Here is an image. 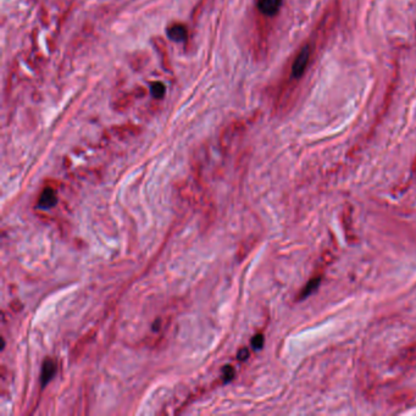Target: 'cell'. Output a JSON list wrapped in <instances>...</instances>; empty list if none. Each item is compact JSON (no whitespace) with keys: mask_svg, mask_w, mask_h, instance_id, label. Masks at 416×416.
Wrapping results in <instances>:
<instances>
[{"mask_svg":"<svg viewBox=\"0 0 416 416\" xmlns=\"http://www.w3.org/2000/svg\"><path fill=\"white\" fill-rule=\"evenodd\" d=\"M310 55H312V50L308 44H305L304 47L300 49V52H298L297 57H295L294 62H293L292 66V75L295 78H299L304 75L305 70H307L308 65L310 61Z\"/></svg>","mask_w":416,"mask_h":416,"instance_id":"1","label":"cell"},{"mask_svg":"<svg viewBox=\"0 0 416 416\" xmlns=\"http://www.w3.org/2000/svg\"><path fill=\"white\" fill-rule=\"evenodd\" d=\"M416 363V343L403 350L394 359V365L397 367H404Z\"/></svg>","mask_w":416,"mask_h":416,"instance_id":"2","label":"cell"},{"mask_svg":"<svg viewBox=\"0 0 416 416\" xmlns=\"http://www.w3.org/2000/svg\"><path fill=\"white\" fill-rule=\"evenodd\" d=\"M282 0H258V7L261 14L266 16H274L280 10Z\"/></svg>","mask_w":416,"mask_h":416,"instance_id":"3","label":"cell"},{"mask_svg":"<svg viewBox=\"0 0 416 416\" xmlns=\"http://www.w3.org/2000/svg\"><path fill=\"white\" fill-rule=\"evenodd\" d=\"M57 202L56 194H55L54 190L52 188H46V189L42 192L41 197H39L38 205L43 209H50V208L55 207Z\"/></svg>","mask_w":416,"mask_h":416,"instance_id":"4","label":"cell"},{"mask_svg":"<svg viewBox=\"0 0 416 416\" xmlns=\"http://www.w3.org/2000/svg\"><path fill=\"white\" fill-rule=\"evenodd\" d=\"M167 36L174 42H183L187 39V28L182 24H174L167 28Z\"/></svg>","mask_w":416,"mask_h":416,"instance_id":"5","label":"cell"},{"mask_svg":"<svg viewBox=\"0 0 416 416\" xmlns=\"http://www.w3.org/2000/svg\"><path fill=\"white\" fill-rule=\"evenodd\" d=\"M55 371H56V364L54 363V360L46 359V362L43 363V367H42V386H46L52 380Z\"/></svg>","mask_w":416,"mask_h":416,"instance_id":"6","label":"cell"},{"mask_svg":"<svg viewBox=\"0 0 416 416\" xmlns=\"http://www.w3.org/2000/svg\"><path fill=\"white\" fill-rule=\"evenodd\" d=\"M321 278H322L321 275H315V276L312 277V280H310L309 282L307 283V286H305V287L303 288L302 292H300L299 297H298V298H299V299L302 300V299H304V298L309 297V295L312 294V293L314 292L315 289H317V287H319L320 282H321Z\"/></svg>","mask_w":416,"mask_h":416,"instance_id":"7","label":"cell"},{"mask_svg":"<svg viewBox=\"0 0 416 416\" xmlns=\"http://www.w3.org/2000/svg\"><path fill=\"white\" fill-rule=\"evenodd\" d=\"M152 94L154 95L155 98L164 97V94H165V87H164V84L160 83V82H156V83H153L152 84Z\"/></svg>","mask_w":416,"mask_h":416,"instance_id":"8","label":"cell"},{"mask_svg":"<svg viewBox=\"0 0 416 416\" xmlns=\"http://www.w3.org/2000/svg\"><path fill=\"white\" fill-rule=\"evenodd\" d=\"M222 372H224V381L225 382H230V381L233 380V377H234V370H233L232 366H230V365H227V366L224 367V370H222Z\"/></svg>","mask_w":416,"mask_h":416,"instance_id":"9","label":"cell"},{"mask_svg":"<svg viewBox=\"0 0 416 416\" xmlns=\"http://www.w3.org/2000/svg\"><path fill=\"white\" fill-rule=\"evenodd\" d=\"M252 345L255 349H261V347L264 345V336L261 333H258L257 336H254L252 340Z\"/></svg>","mask_w":416,"mask_h":416,"instance_id":"10","label":"cell"},{"mask_svg":"<svg viewBox=\"0 0 416 416\" xmlns=\"http://www.w3.org/2000/svg\"><path fill=\"white\" fill-rule=\"evenodd\" d=\"M248 357H249V350H248L247 348H242V349H240L237 354L238 360H240V362H243V360H247Z\"/></svg>","mask_w":416,"mask_h":416,"instance_id":"11","label":"cell"}]
</instances>
